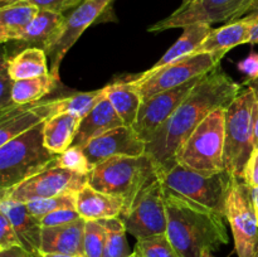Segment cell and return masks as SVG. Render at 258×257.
<instances>
[{
    "label": "cell",
    "mask_w": 258,
    "mask_h": 257,
    "mask_svg": "<svg viewBox=\"0 0 258 257\" xmlns=\"http://www.w3.org/2000/svg\"><path fill=\"white\" fill-rule=\"evenodd\" d=\"M242 90L221 66L202 77L178 110L146 144L145 154L153 159L158 171L176 164V153L202 121L218 108H228Z\"/></svg>",
    "instance_id": "obj_1"
},
{
    "label": "cell",
    "mask_w": 258,
    "mask_h": 257,
    "mask_svg": "<svg viewBox=\"0 0 258 257\" xmlns=\"http://www.w3.org/2000/svg\"><path fill=\"white\" fill-rule=\"evenodd\" d=\"M164 196L168 214L166 236L180 257H202L207 249L213 252L228 243L226 217L165 188Z\"/></svg>",
    "instance_id": "obj_2"
},
{
    "label": "cell",
    "mask_w": 258,
    "mask_h": 257,
    "mask_svg": "<svg viewBox=\"0 0 258 257\" xmlns=\"http://www.w3.org/2000/svg\"><path fill=\"white\" fill-rule=\"evenodd\" d=\"M44 122L0 146V193H5L55 163L58 154L47 149Z\"/></svg>",
    "instance_id": "obj_3"
},
{
    "label": "cell",
    "mask_w": 258,
    "mask_h": 257,
    "mask_svg": "<svg viewBox=\"0 0 258 257\" xmlns=\"http://www.w3.org/2000/svg\"><path fill=\"white\" fill-rule=\"evenodd\" d=\"M158 178V168L153 159L140 156H116L93 166L88 175V185L102 193L118 197L130 206L139 191Z\"/></svg>",
    "instance_id": "obj_4"
},
{
    "label": "cell",
    "mask_w": 258,
    "mask_h": 257,
    "mask_svg": "<svg viewBox=\"0 0 258 257\" xmlns=\"http://www.w3.org/2000/svg\"><path fill=\"white\" fill-rule=\"evenodd\" d=\"M256 91L243 88L226 110L224 169L236 178H243L247 163L254 150V105Z\"/></svg>",
    "instance_id": "obj_5"
},
{
    "label": "cell",
    "mask_w": 258,
    "mask_h": 257,
    "mask_svg": "<svg viewBox=\"0 0 258 257\" xmlns=\"http://www.w3.org/2000/svg\"><path fill=\"white\" fill-rule=\"evenodd\" d=\"M158 178L163 186L176 196L207 207L226 217V203L234 176L223 170L213 175L203 174L174 164L158 171Z\"/></svg>",
    "instance_id": "obj_6"
},
{
    "label": "cell",
    "mask_w": 258,
    "mask_h": 257,
    "mask_svg": "<svg viewBox=\"0 0 258 257\" xmlns=\"http://www.w3.org/2000/svg\"><path fill=\"white\" fill-rule=\"evenodd\" d=\"M226 110L218 108L202 121L178 150L176 163L203 175L226 170L223 159Z\"/></svg>",
    "instance_id": "obj_7"
},
{
    "label": "cell",
    "mask_w": 258,
    "mask_h": 257,
    "mask_svg": "<svg viewBox=\"0 0 258 257\" xmlns=\"http://www.w3.org/2000/svg\"><path fill=\"white\" fill-rule=\"evenodd\" d=\"M226 53L211 52L188 55L163 67H151L138 77L128 78V81L136 86L143 100H146L156 93L179 87L212 72L221 66Z\"/></svg>",
    "instance_id": "obj_8"
},
{
    "label": "cell",
    "mask_w": 258,
    "mask_h": 257,
    "mask_svg": "<svg viewBox=\"0 0 258 257\" xmlns=\"http://www.w3.org/2000/svg\"><path fill=\"white\" fill-rule=\"evenodd\" d=\"M258 0H181L169 17L149 27V32L184 28L196 23H223L241 19L251 12Z\"/></svg>",
    "instance_id": "obj_9"
},
{
    "label": "cell",
    "mask_w": 258,
    "mask_h": 257,
    "mask_svg": "<svg viewBox=\"0 0 258 257\" xmlns=\"http://www.w3.org/2000/svg\"><path fill=\"white\" fill-rule=\"evenodd\" d=\"M120 219L136 239L166 233L168 214L163 184L159 179L141 189L130 206L122 209Z\"/></svg>",
    "instance_id": "obj_10"
},
{
    "label": "cell",
    "mask_w": 258,
    "mask_h": 257,
    "mask_svg": "<svg viewBox=\"0 0 258 257\" xmlns=\"http://www.w3.org/2000/svg\"><path fill=\"white\" fill-rule=\"evenodd\" d=\"M238 257H254L258 251V218L252 198V186L243 178L234 176L226 203Z\"/></svg>",
    "instance_id": "obj_11"
},
{
    "label": "cell",
    "mask_w": 258,
    "mask_h": 257,
    "mask_svg": "<svg viewBox=\"0 0 258 257\" xmlns=\"http://www.w3.org/2000/svg\"><path fill=\"white\" fill-rule=\"evenodd\" d=\"M88 175L90 174H81L59 168L55 166L54 163L5 193H0V199L8 198L10 201L28 203L35 199L49 198L60 194L78 193L88 184Z\"/></svg>",
    "instance_id": "obj_12"
},
{
    "label": "cell",
    "mask_w": 258,
    "mask_h": 257,
    "mask_svg": "<svg viewBox=\"0 0 258 257\" xmlns=\"http://www.w3.org/2000/svg\"><path fill=\"white\" fill-rule=\"evenodd\" d=\"M113 2L115 0H82V3L66 17L57 42L45 52L48 59L50 60L49 73L55 80H59L58 71L68 50L75 45L78 38L90 25L98 22L102 15L110 12Z\"/></svg>",
    "instance_id": "obj_13"
},
{
    "label": "cell",
    "mask_w": 258,
    "mask_h": 257,
    "mask_svg": "<svg viewBox=\"0 0 258 257\" xmlns=\"http://www.w3.org/2000/svg\"><path fill=\"white\" fill-rule=\"evenodd\" d=\"M201 80L202 77L196 78L185 85L163 91L151 96L150 98L143 100L138 118L133 126L136 134L148 144L154 134L178 110L179 106L184 102V100L188 97L189 93Z\"/></svg>",
    "instance_id": "obj_14"
},
{
    "label": "cell",
    "mask_w": 258,
    "mask_h": 257,
    "mask_svg": "<svg viewBox=\"0 0 258 257\" xmlns=\"http://www.w3.org/2000/svg\"><path fill=\"white\" fill-rule=\"evenodd\" d=\"M92 166L116 156H140L146 153V143L133 126H120L93 139L83 148Z\"/></svg>",
    "instance_id": "obj_15"
},
{
    "label": "cell",
    "mask_w": 258,
    "mask_h": 257,
    "mask_svg": "<svg viewBox=\"0 0 258 257\" xmlns=\"http://www.w3.org/2000/svg\"><path fill=\"white\" fill-rule=\"evenodd\" d=\"M0 211L7 214L9 221L12 222L22 242L23 248L34 254L35 257H40L42 221L28 211L25 203L10 201L8 198L0 199Z\"/></svg>",
    "instance_id": "obj_16"
},
{
    "label": "cell",
    "mask_w": 258,
    "mask_h": 257,
    "mask_svg": "<svg viewBox=\"0 0 258 257\" xmlns=\"http://www.w3.org/2000/svg\"><path fill=\"white\" fill-rule=\"evenodd\" d=\"M86 219L55 227H43L42 253H63L85 256Z\"/></svg>",
    "instance_id": "obj_17"
},
{
    "label": "cell",
    "mask_w": 258,
    "mask_h": 257,
    "mask_svg": "<svg viewBox=\"0 0 258 257\" xmlns=\"http://www.w3.org/2000/svg\"><path fill=\"white\" fill-rule=\"evenodd\" d=\"M120 126H125L123 121L117 115L110 101L105 97L87 115L81 118L72 146L83 149L93 139Z\"/></svg>",
    "instance_id": "obj_18"
},
{
    "label": "cell",
    "mask_w": 258,
    "mask_h": 257,
    "mask_svg": "<svg viewBox=\"0 0 258 257\" xmlns=\"http://www.w3.org/2000/svg\"><path fill=\"white\" fill-rule=\"evenodd\" d=\"M105 97L106 90L103 87L90 92L72 93L54 100L39 101L33 103L32 107L44 121L60 113H76L80 117H83Z\"/></svg>",
    "instance_id": "obj_19"
},
{
    "label": "cell",
    "mask_w": 258,
    "mask_h": 257,
    "mask_svg": "<svg viewBox=\"0 0 258 257\" xmlns=\"http://www.w3.org/2000/svg\"><path fill=\"white\" fill-rule=\"evenodd\" d=\"M66 17L58 13L48 12V10H39L32 20L25 32L20 37L18 47L23 49L27 48H40L47 52L59 37L62 32L63 23ZM22 49V50H23Z\"/></svg>",
    "instance_id": "obj_20"
},
{
    "label": "cell",
    "mask_w": 258,
    "mask_h": 257,
    "mask_svg": "<svg viewBox=\"0 0 258 257\" xmlns=\"http://www.w3.org/2000/svg\"><path fill=\"white\" fill-rule=\"evenodd\" d=\"M253 19L249 14L244 15L241 19L228 23L221 28L212 29L208 37L199 45L194 54L211 52H228L232 48L239 44L249 43L251 28Z\"/></svg>",
    "instance_id": "obj_21"
},
{
    "label": "cell",
    "mask_w": 258,
    "mask_h": 257,
    "mask_svg": "<svg viewBox=\"0 0 258 257\" xmlns=\"http://www.w3.org/2000/svg\"><path fill=\"white\" fill-rule=\"evenodd\" d=\"M123 207L125 202L121 198L96 190L88 184L77 193L76 209L86 221L115 218L120 216Z\"/></svg>",
    "instance_id": "obj_22"
},
{
    "label": "cell",
    "mask_w": 258,
    "mask_h": 257,
    "mask_svg": "<svg viewBox=\"0 0 258 257\" xmlns=\"http://www.w3.org/2000/svg\"><path fill=\"white\" fill-rule=\"evenodd\" d=\"M39 9L28 0L0 8V42H17L32 23Z\"/></svg>",
    "instance_id": "obj_23"
},
{
    "label": "cell",
    "mask_w": 258,
    "mask_h": 257,
    "mask_svg": "<svg viewBox=\"0 0 258 257\" xmlns=\"http://www.w3.org/2000/svg\"><path fill=\"white\" fill-rule=\"evenodd\" d=\"M106 98L113 106L125 126H134L138 118L143 97L136 86L127 80H120L106 86Z\"/></svg>",
    "instance_id": "obj_24"
},
{
    "label": "cell",
    "mask_w": 258,
    "mask_h": 257,
    "mask_svg": "<svg viewBox=\"0 0 258 257\" xmlns=\"http://www.w3.org/2000/svg\"><path fill=\"white\" fill-rule=\"evenodd\" d=\"M3 60L13 81L40 77L49 73L47 53L40 48H27L12 57L4 55Z\"/></svg>",
    "instance_id": "obj_25"
},
{
    "label": "cell",
    "mask_w": 258,
    "mask_h": 257,
    "mask_svg": "<svg viewBox=\"0 0 258 257\" xmlns=\"http://www.w3.org/2000/svg\"><path fill=\"white\" fill-rule=\"evenodd\" d=\"M32 105L33 103L23 106L14 105L5 110H0V146L44 122V120L33 110Z\"/></svg>",
    "instance_id": "obj_26"
},
{
    "label": "cell",
    "mask_w": 258,
    "mask_h": 257,
    "mask_svg": "<svg viewBox=\"0 0 258 257\" xmlns=\"http://www.w3.org/2000/svg\"><path fill=\"white\" fill-rule=\"evenodd\" d=\"M81 118L76 113H60L44 121L43 136L47 149L54 154H62L72 146Z\"/></svg>",
    "instance_id": "obj_27"
},
{
    "label": "cell",
    "mask_w": 258,
    "mask_h": 257,
    "mask_svg": "<svg viewBox=\"0 0 258 257\" xmlns=\"http://www.w3.org/2000/svg\"><path fill=\"white\" fill-rule=\"evenodd\" d=\"M183 29V34L180 35V38L166 50L165 54L153 66V68L163 67V66L169 65L180 58L193 55L213 28L207 23H196V24L184 27Z\"/></svg>",
    "instance_id": "obj_28"
},
{
    "label": "cell",
    "mask_w": 258,
    "mask_h": 257,
    "mask_svg": "<svg viewBox=\"0 0 258 257\" xmlns=\"http://www.w3.org/2000/svg\"><path fill=\"white\" fill-rule=\"evenodd\" d=\"M58 81L50 73L40 77L14 81L12 90V101L14 105H29L42 101L50 93Z\"/></svg>",
    "instance_id": "obj_29"
},
{
    "label": "cell",
    "mask_w": 258,
    "mask_h": 257,
    "mask_svg": "<svg viewBox=\"0 0 258 257\" xmlns=\"http://www.w3.org/2000/svg\"><path fill=\"white\" fill-rule=\"evenodd\" d=\"M106 229V243L102 257H128L133 252L126 241V228L120 217L100 219Z\"/></svg>",
    "instance_id": "obj_30"
},
{
    "label": "cell",
    "mask_w": 258,
    "mask_h": 257,
    "mask_svg": "<svg viewBox=\"0 0 258 257\" xmlns=\"http://www.w3.org/2000/svg\"><path fill=\"white\" fill-rule=\"evenodd\" d=\"M76 203H77V193H66L49 198L35 199L25 204L28 211L42 221V218L52 212L59 209H76Z\"/></svg>",
    "instance_id": "obj_31"
},
{
    "label": "cell",
    "mask_w": 258,
    "mask_h": 257,
    "mask_svg": "<svg viewBox=\"0 0 258 257\" xmlns=\"http://www.w3.org/2000/svg\"><path fill=\"white\" fill-rule=\"evenodd\" d=\"M135 251L143 257H180L166 233L139 239Z\"/></svg>",
    "instance_id": "obj_32"
},
{
    "label": "cell",
    "mask_w": 258,
    "mask_h": 257,
    "mask_svg": "<svg viewBox=\"0 0 258 257\" xmlns=\"http://www.w3.org/2000/svg\"><path fill=\"white\" fill-rule=\"evenodd\" d=\"M106 243V229L100 221H86L85 256L102 257Z\"/></svg>",
    "instance_id": "obj_33"
},
{
    "label": "cell",
    "mask_w": 258,
    "mask_h": 257,
    "mask_svg": "<svg viewBox=\"0 0 258 257\" xmlns=\"http://www.w3.org/2000/svg\"><path fill=\"white\" fill-rule=\"evenodd\" d=\"M55 166L81 174H90L93 169L83 149L76 148V146H71L62 154H58L55 159Z\"/></svg>",
    "instance_id": "obj_34"
},
{
    "label": "cell",
    "mask_w": 258,
    "mask_h": 257,
    "mask_svg": "<svg viewBox=\"0 0 258 257\" xmlns=\"http://www.w3.org/2000/svg\"><path fill=\"white\" fill-rule=\"evenodd\" d=\"M15 246H22V242L7 214L0 211V251Z\"/></svg>",
    "instance_id": "obj_35"
},
{
    "label": "cell",
    "mask_w": 258,
    "mask_h": 257,
    "mask_svg": "<svg viewBox=\"0 0 258 257\" xmlns=\"http://www.w3.org/2000/svg\"><path fill=\"white\" fill-rule=\"evenodd\" d=\"M81 214L78 213L77 209H59V211L52 212L47 214L44 218H42L43 227H55L62 226V224L72 223V222L81 219Z\"/></svg>",
    "instance_id": "obj_36"
},
{
    "label": "cell",
    "mask_w": 258,
    "mask_h": 257,
    "mask_svg": "<svg viewBox=\"0 0 258 257\" xmlns=\"http://www.w3.org/2000/svg\"><path fill=\"white\" fill-rule=\"evenodd\" d=\"M39 10H48V12L63 14L67 10L75 9L77 5L82 3V0H28Z\"/></svg>",
    "instance_id": "obj_37"
},
{
    "label": "cell",
    "mask_w": 258,
    "mask_h": 257,
    "mask_svg": "<svg viewBox=\"0 0 258 257\" xmlns=\"http://www.w3.org/2000/svg\"><path fill=\"white\" fill-rule=\"evenodd\" d=\"M13 85H14V81L10 78L9 73H8L7 65L3 60L2 63V85H0V110H5V108H9L12 106H14L12 101V90Z\"/></svg>",
    "instance_id": "obj_38"
},
{
    "label": "cell",
    "mask_w": 258,
    "mask_h": 257,
    "mask_svg": "<svg viewBox=\"0 0 258 257\" xmlns=\"http://www.w3.org/2000/svg\"><path fill=\"white\" fill-rule=\"evenodd\" d=\"M238 70L248 77V82L258 81V53L252 52L238 63Z\"/></svg>",
    "instance_id": "obj_39"
},
{
    "label": "cell",
    "mask_w": 258,
    "mask_h": 257,
    "mask_svg": "<svg viewBox=\"0 0 258 257\" xmlns=\"http://www.w3.org/2000/svg\"><path fill=\"white\" fill-rule=\"evenodd\" d=\"M243 179L252 188L258 186V148L254 149L248 163H247Z\"/></svg>",
    "instance_id": "obj_40"
},
{
    "label": "cell",
    "mask_w": 258,
    "mask_h": 257,
    "mask_svg": "<svg viewBox=\"0 0 258 257\" xmlns=\"http://www.w3.org/2000/svg\"><path fill=\"white\" fill-rule=\"evenodd\" d=\"M253 19V24L251 28V37H249V44H258V2L248 13Z\"/></svg>",
    "instance_id": "obj_41"
},
{
    "label": "cell",
    "mask_w": 258,
    "mask_h": 257,
    "mask_svg": "<svg viewBox=\"0 0 258 257\" xmlns=\"http://www.w3.org/2000/svg\"><path fill=\"white\" fill-rule=\"evenodd\" d=\"M0 257H35V256L30 253V252H28L25 248H23L22 246H15V247H12V248L0 251Z\"/></svg>",
    "instance_id": "obj_42"
},
{
    "label": "cell",
    "mask_w": 258,
    "mask_h": 257,
    "mask_svg": "<svg viewBox=\"0 0 258 257\" xmlns=\"http://www.w3.org/2000/svg\"><path fill=\"white\" fill-rule=\"evenodd\" d=\"M253 140H254V149L258 148V98L257 102L254 105V135H253Z\"/></svg>",
    "instance_id": "obj_43"
},
{
    "label": "cell",
    "mask_w": 258,
    "mask_h": 257,
    "mask_svg": "<svg viewBox=\"0 0 258 257\" xmlns=\"http://www.w3.org/2000/svg\"><path fill=\"white\" fill-rule=\"evenodd\" d=\"M252 198H253L254 209H256V214L258 218V186L257 188H252Z\"/></svg>",
    "instance_id": "obj_44"
},
{
    "label": "cell",
    "mask_w": 258,
    "mask_h": 257,
    "mask_svg": "<svg viewBox=\"0 0 258 257\" xmlns=\"http://www.w3.org/2000/svg\"><path fill=\"white\" fill-rule=\"evenodd\" d=\"M40 257H86V256H76V254H63V253H42Z\"/></svg>",
    "instance_id": "obj_45"
},
{
    "label": "cell",
    "mask_w": 258,
    "mask_h": 257,
    "mask_svg": "<svg viewBox=\"0 0 258 257\" xmlns=\"http://www.w3.org/2000/svg\"><path fill=\"white\" fill-rule=\"evenodd\" d=\"M17 2H22V0H0V3H2V7L3 5H8V4H12V3H17Z\"/></svg>",
    "instance_id": "obj_46"
},
{
    "label": "cell",
    "mask_w": 258,
    "mask_h": 257,
    "mask_svg": "<svg viewBox=\"0 0 258 257\" xmlns=\"http://www.w3.org/2000/svg\"><path fill=\"white\" fill-rule=\"evenodd\" d=\"M202 257H216V256H213V253H212V251H209V249H207V251L203 252V254H202Z\"/></svg>",
    "instance_id": "obj_47"
},
{
    "label": "cell",
    "mask_w": 258,
    "mask_h": 257,
    "mask_svg": "<svg viewBox=\"0 0 258 257\" xmlns=\"http://www.w3.org/2000/svg\"><path fill=\"white\" fill-rule=\"evenodd\" d=\"M128 257H143V256H141V254H140V253H139V252L134 251V252H133V253H131V254H130V256H128Z\"/></svg>",
    "instance_id": "obj_48"
},
{
    "label": "cell",
    "mask_w": 258,
    "mask_h": 257,
    "mask_svg": "<svg viewBox=\"0 0 258 257\" xmlns=\"http://www.w3.org/2000/svg\"><path fill=\"white\" fill-rule=\"evenodd\" d=\"M256 83V85H252V87L254 88V91H256V95H257V98H258V81L257 82H254Z\"/></svg>",
    "instance_id": "obj_49"
},
{
    "label": "cell",
    "mask_w": 258,
    "mask_h": 257,
    "mask_svg": "<svg viewBox=\"0 0 258 257\" xmlns=\"http://www.w3.org/2000/svg\"><path fill=\"white\" fill-rule=\"evenodd\" d=\"M254 257H258V251H257V253H256V256H254Z\"/></svg>",
    "instance_id": "obj_50"
}]
</instances>
